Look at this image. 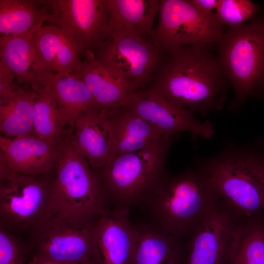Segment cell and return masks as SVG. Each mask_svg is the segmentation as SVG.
<instances>
[{"label": "cell", "mask_w": 264, "mask_h": 264, "mask_svg": "<svg viewBox=\"0 0 264 264\" xmlns=\"http://www.w3.org/2000/svg\"><path fill=\"white\" fill-rule=\"evenodd\" d=\"M137 234L128 207L117 206L100 216L96 244L100 264H132Z\"/></svg>", "instance_id": "obj_14"}, {"label": "cell", "mask_w": 264, "mask_h": 264, "mask_svg": "<svg viewBox=\"0 0 264 264\" xmlns=\"http://www.w3.org/2000/svg\"><path fill=\"white\" fill-rule=\"evenodd\" d=\"M18 85L14 74L4 64L0 61V102L9 98L14 92Z\"/></svg>", "instance_id": "obj_30"}, {"label": "cell", "mask_w": 264, "mask_h": 264, "mask_svg": "<svg viewBox=\"0 0 264 264\" xmlns=\"http://www.w3.org/2000/svg\"></svg>", "instance_id": "obj_34"}, {"label": "cell", "mask_w": 264, "mask_h": 264, "mask_svg": "<svg viewBox=\"0 0 264 264\" xmlns=\"http://www.w3.org/2000/svg\"><path fill=\"white\" fill-rule=\"evenodd\" d=\"M60 145H52L34 134L13 138L0 135V153L8 167L29 175H44L56 167Z\"/></svg>", "instance_id": "obj_17"}, {"label": "cell", "mask_w": 264, "mask_h": 264, "mask_svg": "<svg viewBox=\"0 0 264 264\" xmlns=\"http://www.w3.org/2000/svg\"><path fill=\"white\" fill-rule=\"evenodd\" d=\"M36 2L30 0H0V36L34 31L45 21L50 22V13L45 7L38 8Z\"/></svg>", "instance_id": "obj_25"}, {"label": "cell", "mask_w": 264, "mask_h": 264, "mask_svg": "<svg viewBox=\"0 0 264 264\" xmlns=\"http://www.w3.org/2000/svg\"><path fill=\"white\" fill-rule=\"evenodd\" d=\"M192 2L200 10L206 13H212L216 9L219 0H191Z\"/></svg>", "instance_id": "obj_31"}, {"label": "cell", "mask_w": 264, "mask_h": 264, "mask_svg": "<svg viewBox=\"0 0 264 264\" xmlns=\"http://www.w3.org/2000/svg\"><path fill=\"white\" fill-rule=\"evenodd\" d=\"M195 162L218 205L236 220L264 213V154L250 145L229 142L214 156Z\"/></svg>", "instance_id": "obj_2"}, {"label": "cell", "mask_w": 264, "mask_h": 264, "mask_svg": "<svg viewBox=\"0 0 264 264\" xmlns=\"http://www.w3.org/2000/svg\"><path fill=\"white\" fill-rule=\"evenodd\" d=\"M56 102L66 128L71 129L75 121L87 112L102 110L86 84L73 75L54 73L47 84Z\"/></svg>", "instance_id": "obj_23"}, {"label": "cell", "mask_w": 264, "mask_h": 264, "mask_svg": "<svg viewBox=\"0 0 264 264\" xmlns=\"http://www.w3.org/2000/svg\"><path fill=\"white\" fill-rule=\"evenodd\" d=\"M33 253L30 242L0 227V264H27Z\"/></svg>", "instance_id": "obj_29"}, {"label": "cell", "mask_w": 264, "mask_h": 264, "mask_svg": "<svg viewBox=\"0 0 264 264\" xmlns=\"http://www.w3.org/2000/svg\"><path fill=\"white\" fill-rule=\"evenodd\" d=\"M176 137L165 135L147 148L116 156L94 171L107 202L126 207L142 202L167 172V157Z\"/></svg>", "instance_id": "obj_5"}, {"label": "cell", "mask_w": 264, "mask_h": 264, "mask_svg": "<svg viewBox=\"0 0 264 264\" xmlns=\"http://www.w3.org/2000/svg\"><path fill=\"white\" fill-rule=\"evenodd\" d=\"M11 170L0 153V227L29 233L54 212L51 182Z\"/></svg>", "instance_id": "obj_6"}, {"label": "cell", "mask_w": 264, "mask_h": 264, "mask_svg": "<svg viewBox=\"0 0 264 264\" xmlns=\"http://www.w3.org/2000/svg\"><path fill=\"white\" fill-rule=\"evenodd\" d=\"M107 35H124L150 38L159 0H106Z\"/></svg>", "instance_id": "obj_20"}, {"label": "cell", "mask_w": 264, "mask_h": 264, "mask_svg": "<svg viewBox=\"0 0 264 264\" xmlns=\"http://www.w3.org/2000/svg\"><path fill=\"white\" fill-rule=\"evenodd\" d=\"M121 107L144 119L165 135L177 136L186 132L195 140L198 137L209 139L215 132L210 121H199L193 112L171 103L148 89L130 94Z\"/></svg>", "instance_id": "obj_11"}, {"label": "cell", "mask_w": 264, "mask_h": 264, "mask_svg": "<svg viewBox=\"0 0 264 264\" xmlns=\"http://www.w3.org/2000/svg\"><path fill=\"white\" fill-rule=\"evenodd\" d=\"M215 9L219 22L229 28L253 20L259 14L260 6L249 0H219Z\"/></svg>", "instance_id": "obj_28"}, {"label": "cell", "mask_w": 264, "mask_h": 264, "mask_svg": "<svg viewBox=\"0 0 264 264\" xmlns=\"http://www.w3.org/2000/svg\"><path fill=\"white\" fill-rule=\"evenodd\" d=\"M181 238L158 227H137L132 264H185Z\"/></svg>", "instance_id": "obj_22"}, {"label": "cell", "mask_w": 264, "mask_h": 264, "mask_svg": "<svg viewBox=\"0 0 264 264\" xmlns=\"http://www.w3.org/2000/svg\"><path fill=\"white\" fill-rule=\"evenodd\" d=\"M224 26L215 13H206L191 0H159L158 22L150 39L161 54L185 46H214Z\"/></svg>", "instance_id": "obj_9"}, {"label": "cell", "mask_w": 264, "mask_h": 264, "mask_svg": "<svg viewBox=\"0 0 264 264\" xmlns=\"http://www.w3.org/2000/svg\"><path fill=\"white\" fill-rule=\"evenodd\" d=\"M210 48L185 46L162 53L147 89L201 116L221 110L229 83Z\"/></svg>", "instance_id": "obj_1"}, {"label": "cell", "mask_w": 264, "mask_h": 264, "mask_svg": "<svg viewBox=\"0 0 264 264\" xmlns=\"http://www.w3.org/2000/svg\"><path fill=\"white\" fill-rule=\"evenodd\" d=\"M36 95L34 88L18 85L9 98L0 102V135L13 138L34 134L33 107Z\"/></svg>", "instance_id": "obj_24"}, {"label": "cell", "mask_w": 264, "mask_h": 264, "mask_svg": "<svg viewBox=\"0 0 264 264\" xmlns=\"http://www.w3.org/2000/svg\"><path fill=\"white\" fill-rule=\"evenodd\" d=\"M92 52L132 93L149 85L162 54L149 38L124 35H107Z\"/></svg>", "instance_id": "obj_10"}, {"label": "cell", "mask_w": 264, "mask_h": 264, "mask_svg": "<svg viewBox=\"0 0 264 264\" xmlns=\"http://www.w3.org/2000/svg\"><path fill=\"white\" fill-rule=\"evenodd\" d=\"M142 202L158 228L181 238L190 235L218 207L212 189L196 167L175 175L166 172Z\"/></svg>", "instance_id": "obj_3"}, {"label": "cell", "mask_w": 264, "mask_h": 264, "mask_svg": "<svg viewBox=\"0 0 264 264\" xmlns=\"http://www.w3.org/2000/svg\"><path fill=\"white\" fill-rule=\"evenodd\" d=\"M67 132L71 144L92 169H100L107 161L110 140L109 122L105 112H86Z\"/></svg>", "instance_id": "obj_18"}, {"label": "cell", "mask_w": 264, "mask_h": 264, "mask_svg": "<svg viewBox=\"0 0 264 264\" xmlns=\"http://www.w3.org/2000/svg\"><path fill=\"white\" fill-rule=\"evenodd\" d=\"M214 47L234 93L229 109L239 110L250 97L264 100V12L228 28Z\"/></svg>", "instance_id": "obj_4"}, {"label": "cell", "mask_w": 264, "mask_h": 264, "mask_svg": "<svg viewBox=\"0 0 264 264\" xmlns=\"http://www.w3.org/2000/svg\"><path fill=\"white\" fill-rule=\"evenodd\" d=\"M33 38L40 58L50 71L68 76L79 68L84 54L61 27L43 25L34 32Z\"/></svg>", "instance_id": "obj_19"}, {"label": "cell", "mask_w": 264, "mask_h": 264, "mask_svg": "<svg viewBox=\"0 0 264 264\" xmlns=\"http://www.w3.org/2000/svg\"><path fill=\"white\" fill-rule=\"evenodd\" d=\"M80 264H101L99 261L95 258L87 260Z\"/></svg>", "instance_id": "obj_33"}, {"label": "cell", "mask_w": 264, "mask_h": 264, "mask_svg": "<svg viewBox=\"0 0 264 264\" xmlns=\"http://www.w3.org/2000/svg\"><path fill=\"white\" fill-rule=\"evenodd\" d=\"M238 221L218 206L190 235L185 264H228Z\"/></svg>", "instance_id": "obj_13"}, {"label": "cell", "mask_w": 264, "mask_h": 264, "mask_svg": "<svg viewBox=\"0 0 264 264\" xmlns=\"http://www.w3.org/2000/svg\"><path fill=\"white\" fill-rule=\"evenodd\" d=\"M34 31L0 37V58L14 74L19 85L35 88L47 85L55 73L40 58L33 41Z\"/></svg>", "instance_id": "obj_15"}, {"label": "cell", "mask_w": 264, "mask_h": 264, "mask_svg": "<svg viewBox=\"0 0 264 264\" xmlns=\"http://www.w3.org/2000/svg\"><path fill=\"white\" fill-rule=\"evenodd\" d=\"M104 111L110 129L107 161L147 148L165 136L150 123L123 107Z\"/></svg>", "instance_id": "obj_16"}, {"label": "cell", "mask_w": 264, "mask_h": 264, "mask_svg": "<svg viewBox=\"0 0 264 264\" xmlns=\"http://www.w3.org/2000/svg\"><path fill=\"white\" fill-rule=\"evenodd\" d=\"M99 217L53 213L31 233L32 254L73 264L93 258L99 262L96 244Z\"/></svg>", "instance_id": "obj_8"}, {"label": "cell", "mask_w": 264, "mask_h": 264, "mask_svg": "<svg viewBox=\"0 0 264 264\" xmlns=\"http://www.w3.org/2000/svg\"><path fill=\"white\" fill-rule=\"evenodd\" d=\"M228 264H264V213L238 221Z\"/></svg>", "instance_id": "obj_26"}, {"label": "cell", "mask_w": 264, "mask_h": 264, "mask_svg": "<svg viewBox=\"0 0 264 264\" xmlns=\"http://www.w3.org/2000/svg\"><path fill=\"white\" fill-rule=\"evenodd\" d=\"M51 9L50 22L65 31L84 54L107 34L108 12L106 0L44 1Z\"/></svg>", "instance_id": "obj_12"}, {"label": "cell", "mask_w": 264, "mask_h": 264, "mask_svg": "<svg viewBox=\"0 0 264 264\" xmlns=\"http://www.w3.org/2000/svg\"><path fill=\"white\" fill-rule=\"evenodd\" d=\"M27 264H73L49 260L32 254Z\"/></svg>", "instance_id": "obj_32"}, {"label": "cell", "mask_w": 264, "mask_h": 264, "mask_svg": "<svg viewBox=\"0 0 264 264\" xmlns=\"http://www.w3.org/2000/svg\"><path fill=\"white\" fill-rule=\"evenodd\" d=\"M33 88L36 91L33 107L34 134L59 146L67 130L62 123L55 100L48 85Z\"/></svg>", "instance_id": "obj_27"}, {"label": "cell", "mask_w": 264, "mask_h": 264, "mask_svg": "<svg viewBox=\"0 0 264 264\" xmlns=\"http://www.w3.org/2000/svg\"><path fill=\"white\" fill-rule=\"evenodd\" d=\"M55 168L51 185L54 212L98 217L108 210L107 201L95 172L74 148L68 132L60 145Z\"/></svg>", "instance_id": "obj_7"}, {"label": "cell", "mask_w": 264, "mask_h": 264, "mask_svg": "<svg viewBox=\"0 0 264 264\" xmlns=\"http://www.w3.org/2000/svg\"><path fill=\"white\" fill-rule=\"evenodd\" d=\"M84 57L79 68L72 75L86 84L102 110L121 107L132 94L128 87L100 63L92 51H87Z\"/></svg>", "instance_id": "obj_21"}]
</instances>
